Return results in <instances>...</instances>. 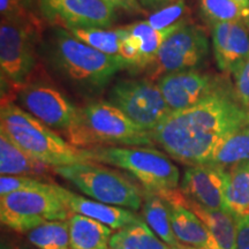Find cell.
I'll return each mask as SVG.
<instances>
[{"label":"cell","mask_w":249,"mask_h":249,"mask_svg":"<svg viewBox=\"0 0 249 249\" xmlns=\"http://www.w3.org/2000/svg\"><path fill=\"white\" fill-rule=\"evenodd\" d=\"M249 127V110L225 86L181 111H174L150 133L172 160L188 166L207 164L214 149Z\"/></svg>","instance_id":"1"},{"label":"cell","mask_w":249,"mask_h":249,"mask_svg":"<svg viewBox=\"0 0 249 249\" xmlns=\"http://www.w3.org/2000/svg\"><path fill=\"white\" fill-rule=\"evenodd\" d=\"M49 67L76 92L98 95L120 71L129 70L126 61L98 51L64 28H55L43 44Z\"/></svg>","instance_id":"2"},{"label":"cell","mask_w":249,"mask_h":249,"mask_svg":"<svg viewBox=\"0 0 249 249\" xmlns=\"http://www.w3.org/2000/svg\"><path fill=\"white\" fill-rule=\"evenodd\" d=\"M42 21L33 11L18 17L1 18L0 23V71L1 104L8 93L15 96L34 79L42 39Z\"/></svg>","instance_id":"3"},{"label":"cell","mask_w":249,"mask_h":249,"mask_svg":"<svg viewBox=\"0 0 249 249\" xmlns=\"http://www.w3.org/2000/svg\"><path fill=\"white\" fill-rule=\"evenodd\" d=\"M0 129L24 151L53 169L89 160L86 149L71 144L14 102L1 104Z\"/></svg>","instance_id":"4"},{"label":"cell","mask_w":249,"mask_h":249,"mask_svg":"<svg viewBox=\"0 0 249 249\" xmlns=\"http://www.w3.org/2000/svg\"><path fill=\"white\" fill-rule=\"evenodd\" d=\"M86 154L89 160L124 171L145 191L163 194L180 186L178 166L169 155L152 147L98 145L86 149Z\"/></svg>","instance_id":"5"},{"label":"cell","mask_w":249,"mask_h":249,"mask_svg":"<svg viewBox=\"0 0 249 249\" xmlns=\"http://www.w3.org/2000/svg\"><path fill=\"white\" fill-rule=\"evenodd\" d=\"M18 105L57 132L71 144L81 149L90 147L83 126L81 107L49 81L33 79L17 95Z\"/></svg>","instance_id":"6"},{"label":"cell","mask_w":249,"mask_h":249,"mask_svg":"<svg viewBox=\"0 0 249 249\" xmlns=\"http://www.w3.org/2000/svg\"><path fill=\"white\" fill-rule=\"evenodd\" d=\"M53 171L87 197L135 213L142 208L144 188H140L126 174L116 169L88 160L54 167Z\"/></svg>","instance_id":"7"},{"label":"cell","mask_w":249,"mask_h":249,"mask_svg":"<svg viewBox=\"0 0 249 249\" xmlns=\"http://www.w3.org/2000/svg\"><path fill=\"white\" fill-rule=\"evenodd\" d=\"M70 214V209L54 192L52 181L46 189L0 196L1 224L18 233H29L48 222L67 220Z\"/></svg>","instance_id":"8"},{"label":"cell","mask_w":249,"mask_h":249,"mask_svg":"<svg viewBox=\"0 0 249 249\" xmlns=\"http://www.w3.org/2000/svg\"><path fill=\"white\" fill-rule=\"evenodd\" d=\"M90 148L98 145L152 147L150 133L130 120L108 101H97L81 107Z\"/></svg>","instance_id":"9"},{"label":"cell","mask_w":249,"mask_h":249,"mask_svg":"<svg viewBox=\"0 0 249 249\" xmlns=\"http://www.w3.org/2000/svg\"><path fill=\"white\" fill-rule=\"evenodd\" d=\"M107 101L149 133L172 112L157 82L148 77L118 81L108 91Z\"/></svg>","instance_id":"10"},{"label":"cell","mask_w":249,"mask_h":249,"mask_svg":"<svg viewBox=\"0 0 249 249\" xmlns=\"http://www.w3.org/2000/svg\"><path fill=\"white\" fill-rule=\"evenodd\" d=\"M209 53V39L205 31L187 23L164 42L154 64L149 67L148 79L157 81L164 74L196 70Z\"/></svg>","instance_id":"11"},{"label":"cell","mask_w":249,"mask_h":249,"mask_svg":"<svg viewBox=\"0 0 249 249\" xmlns=\"http://www.w3.org/2000/svg\"><path fill=\"white\" fill-rule=\"evenodd\" d=\"M40 14L49 24L71 30L75 28H110L116 8L104 0H38Z\"/></svg>","instance_id":"12"},{"label":"cell","mask_w":249,"mask_h":249,"mask_svg":"<svg viewBox=\"0 0 249 249\" xmlns=\"http://www.w3.org/2000/svg\"><path fill=\"white\" fill-rule=\"evenodd\" d=\"M156 82L172 112L185 110L197 104L224 86L223 82L209 74L196 70L164 74Z\"/></svg>","instance_id":"13"},{"label":"cell","mask_w":249,"mask_h":249,"mask_svg":"<svg viewBox=\"0 0 249 249\" xmlns=\"http://www.w3.org/2000/svg\"><path fill=\"white\" fill-rule=\"evenodd\" d=\"M179 188L183 195L205 208L229 211L225 201V169L209 164L187 167Z\"/></svg>","instance_id":"14"},{"label":"cell","mask_w":249,"mask_h":249,"mask_svg":"<svg viewBox=\"0 0 249 249\" xmlns=\"http://www.w3.org/2000/svg\"><path fill=\"white\" fill-rule=\"evenodd\" d=\"M211 38L218 68L233 74L249 55V24L238 21L214 23L211 26Z\"/></svg>","instance_id":"15"},{"label":"cell","mask_w":249,"mask_h":249,"mask_svg":"<svg viewBox=\"0 0 249 249\" xmlns=\"http://www.w3.org/2000/svg\"><path fill=\"white\" fill-rule=\"evenodd\" d=\"M52 186H53L54 192L66 204L71 213L83 214V216L98 220V222L111 227L113 231H118V230L124 229V227L142 219L133 210L102 203V202L92 200L90 197L77 195L75 193L59 186L58 183L52 182Z\"/></svg>","instance_id":"16"},{"label":"cell","mask_w":249,"mask_h":249,"mask_svg":"<svg viewBox=\"0 0 249 249\" xmlns=\"http://www.w3.org/2000/svg\"><path fill=\"white\" fill-rule=\"evenodd\" d=\"M166 201L171 203H179L186 207L187 209L193 211L201 222L207 226L209 232L216 239L218 245L222 249H235V235H236V219L235 216L230 211L213 210L198 204L197 202L191 200L180 188L170 191L163 194Z\"/></svg>","instance_id":"17"},{"label":"cell","mask_w":249,"mask_h":249,"mask_svg":"<svg viewBox=\"0 0 249 249\" xmlns=\"http://www.w3.org/2000/svg\"><path fill=\"white\" fill-rule=\"evenodd\" d=\"M169 203L173 233L180 244L195 249H222L207 226L193 211L182 204Z\"/></svg>","instance_id":"18"},{"label":"cell","mask_w":249,"mask_h":249,"mask_svg":"<svg viewBox=\"0 0 249 249\" xmlns=\"http://www.w3.org/2000/svg\"><path fill=\"white\" fill-rule=\"evenodd\" d=\"M0 173L1 176H30L44 178L54 174L53 167L36 160L0 129Z\"/></svg>","instance_id":"19"},{"label":"cell","mask_w":249,"mask_h":249,"mask_svg":"<svg viewBox=\"0 0 249 249\" xmlns=\"http://www.w3.org/2000/svg\"><path fill=\"white\" fill-rule=\"evenodd\" d=\"M71 249H110L113 230L98 220L71 213L67 219Z\"/></svg>","instance_id":"20"},{"label":"cell","mask_w":249,"mask_h":249,"mask_svg":"<svg viewBox=\"0 0 249 249\" xmlns=\"http://www.w3.org/2000/svg\"><path fill=\"white\" fill-rule=\"evenodd\" d=\"M141 210L143 220L165 244L169 245L170 247L180 245L173 233L170 203L163 196L144 189Z\"/></svg>","instance_id":"21"},{"label":"cell","mask_w":249,"mask_h":249,"mask_svg":"<svg viewBox=\"0 0 249 249\" xmlns=\"http://www.w3.org/2000/svg\"><path fill=\"white\" fill-rule=\"evenodd\" d=\"M225 201L235 217L249 214V160L225 169Z\"/></svg>","instance_id":"22"},{"label":"cell","mask_w":249,"mask_h":249,"mask_svg":"<svg viewBox=\"0 0 249 249\" xmlns=\"http://www.w3.org/2000/svg\"><path fill=\"white\" fill-rule=\"evenodd\" d=\"M110 249H170V246L141 219L113 233Z\"/></svg>","instance_id":"23"},{"label":"cell","mask_w":249,"mask_h":249,"mask_svg":"<svg viewBox=\"0 0 249 249\" xmlns=\"http://www.w3.org/2000/svg\"><path fill=\"white\" fill-rule=\"evenodd\" d=\"M124 28L139 40L140 55H141L140 70L150 67L157 58L158 52L165 40L169 38L174 31L180 29V28H170V29L164 30L156 29L145 20L130 23Z\"/></svg>","instance_id":"24"},{"label":"cell","mask_w":249,"mask_h":249,"mask_svg":"<svg viewBox=\"0 0 249 249\" xmlns=\"http://www.w3.org/2000/svg\"><path fill=\"white\" fill-rule=\"evenodd\" d=\"M245 160H249V127L233 133L220 142L207 164L229 169Z\"/></svg>","instance_id":"25"},{"label":"cell","mask_w":249,"mask_h":249,"mask_svg":"<svg viewBox=\"0 0 249 249\" xmlns=\"http://www.w3.org/2000/svg\"><path fill=\"white\" fill-rule=\"evenodd\" d=\"M91 48L98 50L103 53L119 57L121 43L127 35L126 28H75L68 30Z\"/></svg>","instance_id":"26"},{"label":"cell","mask_w":249,"mask_h":249,"mask_svg":"<svg viewBox=\"0 0 249 249\" xmlns=\"http://www.w3.org/2000/svg\"><path fill=\"white\" fill-rule=\"evenodd\" d=\"M28 239L38 249H71L67 220H53L28 233Z\"/></svg>","instance_id":"27"},{"label":"cell","mask_w":249,"mask_h":249,"mask_svg":"<svg viewBox=\"0 0 249 249\" xmlns=\"http://www.w3.org/2000/svg\"><path fill=\"white\" fill-rule=\"evenodd\" d=\"M203 17L211 26L219 22H244L249 24V8L235 0H200Z\"/></svg>","instance_id":"28"},{"label":"cell","mask_w":249,"mask_h":249,"mask_svg":"<svg viewBox=\"0 0 249 249\" xmlns=\"http://www.w3.org/2000/svg\"><path fill=\"white\" fill-rule=\"evenodd\" d=\"M188 7L185 0H173L169 5H165L145 18V21L156 29L164 30L170 28H181L189 23Z\"/></svg>","instance_id":"29"},{"label":"cell","mask_w":249,"mask_h":249,"mask_svg":"<svg viewBox=\"0 0 249 249\" xmlns=\"http://www.w3.org/2000/svg\"><path fill=\"white\" fill-rule=\"evenodd\" d=\"M51 181L30 176H1L0 178V196L21 191H34V189H46Z\"/></svg>","instance_id":"30"},{"label":"cell","mask_w":249,"mask_h":249,"mask_svg":"<svg viewBox=\"0 0 249 249\" xmlns=\"http://www.w3.org/2000/svg\"><path fill=\"white\" fill-rule=\"evenodd\" d=\"M232 75L236 98L249 110V55L233 71Z\"/></svg>","instance_id":"31"},{"label":"cell","mask_w":249,"mask_h":249,"mask_svg":"<svg viewBox=\"0 0 249 249\" xmlns=\"http://www.w3.org/2000/svg\"><path fill=\"white\" fill-rule=\"evenodd\" d=\"M31 11L28 0H0V15L1 18H9L26 14Z\"/></svg>","instance_id":"32"},{"label":"cell","mask_w":249,"mask_h":249,"mask_svg":"<svg viewBox=\"0 0 249 249\" xmlns=\"http://www.w3.org/2000/svg\"><path fill=\"white\" fill-rule=\"evenodd\" d=\"M235 249H249V214L235 217Z\"/></svg>","instance_id":"33"},{"label":"cell","mask_w":249,"mask_h":249,"mask_svg":"<svg viewBox=\"0 0 249 249\" xmlns=\"http://www.w3.org/2000/svg\"><path fill=\"white\" fill-rule=\"evenodd\" d=\"M113 6L114 8L121 9L129 14H144V9L139 0H104Z\"/></svg>","instance_id":"34"},{"label":"cell","mask_w":249,"mask_h":249,"mask_svg":"<svg viewBox=\"0 0 249 249\" xmlns=\"http://www.w3.org/2000/svg\"><path fill=\"white\" fill-rule=\"evenodd\" d=\"M139 1L145 8H160L165 5H169L173 0H139Z\"/></svg>","instance_id":"35"},{"label":"cell","mask_w":249,"mask_h":249,"mask_svg":"<svg viewBox=\"0 0 249 249\" xmlns=\"http://www.w3.org/2000/svg\"><path fill=\"white\" fill-rule=\"evenodd\" d=\"M170 249H195V248H192V247H189V246L180 244L178 246H174V247H170Z\"/></svg>","instance_id":"36"},{"label":"cell","mask_w":249,"mask_h":249,"mask_svg":"<svg viewBox=\"0 0 249 249\" xmlns=\"http://www.w3.org/2000/svg\"><path fill=\"white\" fill-rule=\"evenodd\" d=\"M235 1L242 6H245V7L249 8V0H235Z\"/></svg>","instance_id":"37"},{"label":"cell","mask_w":249,"mask_h":249,"mask_svg":"<svg viewBox=\"0 0 249 249\" xmlns=\"http://www.w3.org/2000/svg\"><path fill=\"white\" fill-rule=\"evenodd\" d=\"M1 249H13L11 247V246H8L7 244H5V242H2L1 244Z\"/></svg>","instance_id":"38"},{"label":"cell","mask_w":249,"mask_h":249,"mask_svg":"<svg viewBox=\"0 0 249 249\" xmlns=\"http://www.w3.org/2000/svg\"><path fill=\"white\" fill-rule=\"evenodd\" d=\"M21 249H27V248H21Z\"/></svg>","instance_id":"39"}]
</instances>
